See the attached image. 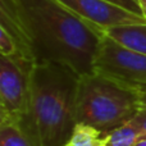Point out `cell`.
I'll use <instances>...</instances> for the list:
<instances>
[{"label":"cell","instance_id":"obj_1","mask_svg":"<svg viewBox=\"0 0 146 146\" xmlns=\"http://www.w3.org/2000/svg\"><path fill=\"white\" fill-rule=\"evenodd\" d=\"M0 27L18 44L19 53L35 64H63L85 76L105 31L81 18L59 0H0Z\"/></svg>","mask_w":146,"mask_h":146},{"label":"cell","instance_id":"obj_2","mask_svg":"<svg viewBox=\"0 0 146 146\" xmlns=\"http://www.w3.org/2000/svg\"><path fill=\"white\" fill-rule=\"evenodd\" d=\"M80 77L63 64H36L26 114L17 121L33 146H66L76 121Z\"/></svg>","mask_w":146,"mask_h":146},{"label":"cell","instance_id":"obj_3","mask_svg":"<svg viewBox=\"0 0 146 146\" xmlns=\"http://www.w3.org/2000/svg\"><path fill=\"white\" fill-rule=\"evenodd\" d=\"M141 96L140 91L99 73L81 76L76 99V121L109 133L137 115Z\"/></svg>","mask_w":146,"mask_h":146},{"label":"cell","instance_id":"obj_4","mask_svg":"<svg viewBox=\"0 0 146 146\" xmlns=\"http://www.w3.org/2000/svg\"><path fill=\"white\" fill-rule=\"evenodd\" d=\"M94 72L140 92L146 91V55L105 33L94 62Z\"/></svg>","mask_w":146,"mask_h":146},{"label":"cell","instance_id":"obj_5","mask_svg":"<svg viewBox=\"0 0 146 146\" xmlns=\"http://www.w3.org/2000/svg\"><path fill=\"white\" fill-rule=\"evenodd\" d=\"M35 66L21 53L0 55V119L19 121L26 114Z\"/></svg>","mask_w":146,"mask_h":146},{"label":"cell","instance_id":"obj_6","mask_svg":"<svg viewBox=\"0 0 146 146\" xmlns=\"http://www.w3.org/2000/svg\"><path fill=\"white\" fill-rule=\"evenodd\" d=\"M59 1L81 18L99 26L104 31L118 26L146 23V18L144 15L135 14L105 0H59Z\"/></svg>","mask_w":146,"mask_h":146},{"label":"cell","instance_id":"obj_7","mask_svg":"<svg viewBox=\"0 0 146 146\" xmlns=\"http://www.w3.org/2000/svg\"><path fill=\"white\" fill-rule=\"evenodd\" d=\"M105 33L122 45L146 55V23L111 27L105 30Z\"/></svg>","mask_w":146,"mask_h":146},{"label":"cell","instance_id":"obj_8","mask_svg":"<svg viewBox=\"0 0 146 146\" xmlns=\"http://www.w3.org/2000/svg\"><path fill=\"white\" fill-rule=\"evenodd\" d=\"M106 133L88 124L77 123L66 146H105Z\"/></svg>","mask_w":146,"mask_h":146},{"label":"cell","instance_id":"obj_9","mask_svg":"<svg viewBox=\"0 0 146 146\" xmlns=\"http://www.w3.org/2000/svg\"><path fill=\"white\" fill-rule=\"evenodd\" d=\"M0 146H33L27 133L14 119H0Z\"/></svg>","mask_w":146,"mask_h":146},{"label":"cell","instance_id":"obj_10","mask_svg":"<svg viewBox=\"0 0 146 146\" xmlns=\"http://www.w3.org/2000/svg\"><path fill=\"white\" fill-rule=\"evenodd\" d=\"M141 135L140 129L132 122H128L106 133L105 146H135Z\"/></svg>","mask_w":146,"mask_h":146},{"label":"cell","instance_id":"obj_11","mask_svg":"<svg viewBox=\"0 0 146 146\" xmlns=\"http://www.w3.org/2000/svg\"><path fill=\"white\" fill-rule=\"evenodd\" d=\"M19 53L18 44L7 30L0 27V55L12 56Z\"/></svg>","mask_w":146,"mask_h":146},{"label":"cell","instance_id":"obj_12","mask_svg":"<svg viewBox=\"0 0 146 146\" xmlns=\"http://www.w3.org/2000/svg\"><path fill=\"white\" fill-rule=\"evenodd\" d=\"M105 1L111 3L114 5H118V7L129 10V12L135 13V14L142 15V9L139 0H105Z\"/></svg>","mask_w":146,"mask_h":146},{"label":"cell","instance_id":"obj_13","mask_svg":"<svg viewBox=\"0 0 146 146\" xmlns=\"http://www.w3.org/2000/svg\"><path fill=\"white\" fill-rule=\"evenodd\" d=\"M131 122L140 129L142 135H146V103L141 101V108H140L137 115Z\"/></svg>","mask_w":146,"mask_h":146},{"label":"cell","instance_id":"obj_14","mask_svg":"<svg viewBox=\"0 0 146 146\" xmlns=\"http://www.w3.org/2000/svg\"><path fill=\"white\" fill-rule=\"evenodd\" d=\"M135 146H146V135H141L137 140V142L135 144Z\"/></svg>","mask_w":146,"mask_h":146},{"label":"cell","instance_id":"obj_15","mask_svg":"<svg viewBox=\"0 0 146 146\" xmlns=\"http://www.w3.org/2000/svg\"><path fill=\"white\" fill-rule=\"evenodd\" d=\"M140 5H141V9H142V15L146 18V0H139Z\"/></svg>","mask_w":146,"mask_h":146},{"label":"cell","instance_id":"obj_16","mask_svg":"<svg viewBox=\"0 0 146 146\" xmlns=\"http://www.w3.org/2000/svg\"><path fill=\"white\" fill-rule=\"evenodd\" d=\"M141 101L142 103H146V91L142 92V96H141Z\"/></svg>","mask_w":146,"mask_h":146}]
</instances>
